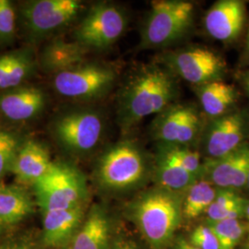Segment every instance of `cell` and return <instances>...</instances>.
Listing matches in <instances>:
<instances>
[{
  "instance_id": "1",
  "label": "cell",
  "mask_w": 249,
  "mask_h": 249,
  "mask_svg": "<svg viewBox=\"0 0 249 249\" xmlns=\"http://www.w3.org/2000/svg\"><path fill=\"white\" fill-rule=\"evenodd\" d=\"M178 93L174 76L157 65L143 66L127 81L119 101V120L129 129L147 116L160 114Z\"/></svg>"
},
{
  "instance_id": "2",
  "label": "cell",
  "mask_w": 249,
  "mask_h": 249,
  "mask_svg": "<svg viewBox=\"0 0 249 249\" xmlns=\"http://www.w3.org/2000/svg\"><path fill=\"white\" fill-rule=\"evenodd\" d=\"M183 197L158 187L145 191L127 207V213L152 249H165L183 220Z\"/></svg>"
},
{
  "instance_id": "3",
  "label": "cell",
  "mask_w": 249,
  "mask_h": 249,
  "mask_svg": "<svg viewBox=\"0 0 249 249\" xmlns=\"http://www.w3.org/2000/svg\"><path fill=\"white\" fill-rule=\"evenodd\" d=\"M148 174V161L136 143L124 141L110 147L98 160L99 186L110 192H123L141 186Z\"/></svg>"
},
{
  "instance_id": "4",
  "label": "cell",
  "mask_w": 249,
  "mask_h": 249,
  "mask_svg": "<svg viewBox=\"0 0 249 249\" xmlns=\"http://www.w3.org/2000/svg\"><path fill=\"white\" fill-rule=\"evenodd\" d=\"M36 204L42 213L68 210L85 205L88 197L86 179L68 162H54L52 168L33 185Z\"/></svg>"
},
{
  "instance_id": "5",
  "label": "cell",
  "mask_w": 249,
  "mask_h": 249,
  "mask_svg": "<svg viewBox=\"0 0 249 249\" xmlns=\"http://www.w3.org/2000/svg\"><path fill=\"white\" fill-rule=\"evenodd\" d=\"M195 7L185 0L154 1L142 32L141 47L157 48L172 45L192 26Z\"/></svg>"
},
{
  "instance_id": "6",
  "label": "cell",
  "mask_w": 249,
  "mask_h": 249,
  "mask_svg": "<svg viewBox=\"0 0 249 249\" xmlns=\"http://www.w3.org/2000/svg\"><path fill=\"white\" fill-rule=\"evenodd\" d=\"M104 121L97 112L75 110L57 117L53 133L65 151L82 155L92 151L101 140Z\"/></svg>"
},
{
  "instance_id": "7",
  "label": "cell",
  "mask_w": 249,
  "mask_h": 249,
  "mask_svg": "<svg viewBox=\"0 0 249 249\" xmlns=\"http://www.w3.org/2000/svg\"><path fill=\"white\" fill-rule=\"evenodd\" d=\"M124 11L110 3H97L81 20L75 31V39L85 48L105 49L121 37L126 27Z\"/></svg>"
},
{
  "instance_id": "8",
  "label": "cell",
  "mask_w": 249,
  "mask_h": 249,
  "mask_svg": "<svg viewBox=\"0 0 249 249\" xmlns=\"http://www.w3.org/2000/svg\"><path fill=\"white\" fill-rule=\"evenodd\" d=\"M116 72L99 64H81L53 77V88L68 98L92 100L107 94L116 81Z\"/></svg>"
},
{
  "instance_id": "9",
  "label": "cell",
  "mask_w": 249,
  "mask_h": 249,
  "mask_svg": "<svg viewBox=\"0 0 249 249\" xmlns=\"http://www.w3.org/2000/svg\"><path fill=\"white\" fill-rule=\"evenodd\" d=\"M166 62L171 71L196 86L222 80L226 71L223 57L213 50L202 47L170 53Z\"/></svg>"
},
{
  "instance_id": "10",
  "label": "cell",
  "mask_w": 249,
  "mask_h": 249,
  "mask_svg": "<svg viewBox=\"0 0 249 249\" xmlns=\"http://www.w3.org/2000/svg\"><path fill=\"white\" fill-rule=\"evenodd\" d=\"M81 8L77 0H35L24 4L20 12L28 32L43 37L69 24Z\"/></svg>"
},
{
  "instance_id": "11",
  "label": "cell",
  "mask_w": 249,
  "mask_h": 249,
  "mask_svg": "<svg viewBox=\"0 0 249 249\" xmlns=\"http://www.w3.org/2000/svg\"><path fill=\"white\" fill-rule=\"evenodd\" d=\"M201 118L196 109L187 105H175L158 114L152 124V135L162 144L187 146L199 133Z\"/></svg>"
},
{
  "instance_id": "12",
  "label": "cell",
  "mask_w": 249,
  "mask_h": 249,
  "mask_svg": "<svg viewBox=\"0 0 249 249\" xmlns=\"http://www.w3.org/2000/svg\"><path fill=\"white\" fill-rule=\"evenodd\" d=\"M248 131V116L240 111L214 118L205 132V151L211 159L223 157L245 143Z\"/></svg>"
},
{
  "instance_id": "13",
  "label": "cell",
  "mask_w": 249,
  "mask_h": 249,
  "mask_svg": "<svg viewBox=\"0 0 249 249\" xmlns=\"http://www.w3.org/2000/svg\"><path fill=\"white\" fill-rule=\"evenodd\" d=\"M249 175V144L218 158L209 159L203 164L201 177L217 188L235 189L248 184Z\"/></svg>"
},
{
  "instance_id": "14",
  "label": "cell",
  "mask_w": 249,
  "mask_h": 249,
  "mask_svg": "<svg viewBox=\"0 0 249 249\" xmlns=\"http://www.w3.org/2000/svg\"><path fill=\"white\" fill-rule=\"evenodd\" d=\"M85 216V205L43 213L42 245L57 249L70 247Z\"/></svg>"
},
{
  "instance_id": "15",
  "label": "cell",
  "mask_w": 249,
  "mask_h": 249,
  "mask_svg": "<svg viewBox=\"0 0 249 249\" xmlns=\"http://www.w3.org/2000/svg\"><path fill=\"white\" fill-rule=\"evenodd\" d=\"M246 4L240 0L214 3L204 18L205 28L214 39L231 42L240 36L246 20Z\"/></svg>"
},
{
  "instance_id": "16",
  "label": "cell",
  "mask_w": 249,
  "mask_h": 249,
  "mask_svg": "<svg viewBox=\"0 0 249 249\" xmlns=\"http://www.w3.org/2000/svg\"><path fill=\"white\" fill-rule=\"evenodd\" d=\"M53 161L44 144L27 140L19 146L12 162V173L20 184L34 185L52 168Z\"/></svg>"
},
{
  "instance_id": "17",
  "label": "cell",
  "mask_w": 249,
  "mask_h": 249,
  "mask_svg": "<svg viewBox=\"0 0 249 249\" xmlns=\"http://www.w3.org/2000/svg\"><path fill=\"white\" fill-rule=\"evenodd\" d=\"M45 104L44 90L35 86H19L0 94V114L11 121H26L38 116Z\"/></svg>"
},
{
  "instance_id": "18",
  "label": "cell",
  "mask_w": 249,
  "mask_h": 249,
  "mask_svg": "<svg viewBox=\"0 0 249 249\" xmlns=\"http://www.w3.org/2000/svg\"><path fill=\"white\" fill-rule=\"evenodd\" d=\"M114 239L110 216L104 207L93 205L73 238L70 249H111Z\"/></svg>"
},
{
  "instance_id": "19",
  "label": "cell",
  "mask_w": 249,
  "mask_h": 249,
  "mask_svg": "<svg viewBox=\"0 0 249 249\" xmlns=\"http://www.w3.org/2000/svg\"><path fill=\"white\" fill-rule=\"evenodd\" d=\"M35 204L22 186L0 182V223L5 228L18 224L34 213Z\"/></svg>"
},
{
  "instance_id": "20",
  "label": "cell",
  "mask_w": 249,
  "mask_h": 249,
  "mask_svg": "<svg viewBox=\"0 0 249 249\" xmlns=\"http://www.w3.org/2000/svg\"><path fill=\"white\" fill-rule=\"evenodd\" d=\"M85 47L77 42L53 40L45 46L40 55V64L45 72L54 75L84 63Z\"/></svg>"
},
{
  "instance_id": "21",
  "label": "cell",
  "mask_w": 249,
  "mask_h": 249,
  "mask_svg": "<svg viewBox=\"0 0 249 249\" xmlns=\"http://www.w3.org/2000/svg\"><path fill=\"white\" fill-rule=\"evenodd\" d=\"M36 65L29 49L0 53V91L19 87L34 73Z\"/></svg>"
},
{
  "instance_id": "22",
  "label": "cell",
  "mask_w": 249,
  "mask_h": 249,
  "mask_svg": "<svg viewBox=\"0 0 249 249\" xmlns=\"http://www.w3.org/2000/svg\"><path fill=\"white\" fill-rule=\"evenodd\" d=\"M196 92L205 114L213 119L227 114L237 99L235 89L222 80L196 86Z\"/></svg>"
},
{
  "instance_id": "23",
  "label": "cell",
  "mask_w": 249,
  "mask_h": 249,
  "mask_svg": "<svg viewBox=\"0 0 249 249\" xmlns=\"http://www.w3.org/2000/svg\"><path fill=\"white\" fill-rule=\"evenodd\" d=\"M155 176L159 187L177 193L186 191L199 179L160 151L156 156Z\"/></svg>"
},
{
  "instance_id": "24",
  "label": "cell",
  "mask_w": 249,
  "mask_h": 249,
  "mask_svg": "<svg viewBox=\"0 0 249 249\" xmlns=\"http://www.w3.org/2000/svg\"><path fill=\"white\" fill-rule=\"evenodd\" d=\"M218 188L210 181L199 178L185 191L182 201L183 219L194 220L206 213L213 202Z\"/></svg>"
},
{
  "instance_id": "25",
  "label": "cell",
  "mask_w": 249,
  "mask_h": 249,
  "mask_svg": "<svg viewBox=\"0 0 249 249\" xmlns=\"http://www.w3.org/2000/svg\"><path fill=\"white\" fill-rule=\"evenodd\" d=\"M247 203L248 200L239 196L233 189L218 188L213 202L206 212L208 223L240 219L245 214Z\"/></svg>"
},
{
  "instance_id": "26",
  "label": "cell",
  "mask_w": 249,
  "mask_h": 249,
  "mask_svg": "<svg viewBox=\"0 0 249 249\" xmlns=\"http://www.w3.org/2000/svg\"><path fill=\"white\" fill-rule=\"evenodd\" d=\"M159 151L176 161L180 166L187 170L197 178H201L203 164L201 163L200 155L184 145L162 144L160 143Z\"/></svg>"
},
{
  "instance_id": "27",
  "label": "cell",
  "mask_w": 249,
  "mask_h": 249,
  "mask_svg": "<svg viewBox=\"0 0 249 249\" xmlns=\"http://www.w3.org/2000/svg\"><path fill=\"white\" fill-rule=\"evenodd\" d=\"M209 224L217 236L220 249H235L247 230V225L239 219H228Z\"/></svg>"
},
{
  "instance_id": "28",
  "label": "cell",
  "mask_w": 249,
  "mask_h": 249,
  "mask_svg": "<svg viewBox=\"0 0 249 249\" xmlns=\"http://www.w3.org/2000/svg\"><path fill=\"white\" fill-rule=\"evenodd\" d=\"M22 142L17 134L0 127V182L10 172L12 162Z\"/></svg>"
},
{
  "instance_id": "29",
  "label": "cell",
  "mask_w": 249,
  "mask_h": 249,
  "mask_svg": "<svg viewBox=\"0 0 249 249\" xmlns=\"http://www.w3.org/2000/svg\"><path fill=\"white\" fill-rule=\"evenodd\" d=\"M16 11L9 0H0V45H9L16 36Z\"/></svg>"
},
{
  "instance_id": "30",
  "label": "cell",
  "mask_w": 249,
  "mask_h": 249,
  "mask_svg": "<svg viewBox=\"0 0 249 249\" xmlns=\"http://www.w3.org/2000/svg\"><path fill=\"white\" fill-rule=\"evenodd\" d=\"M188 241L197 249H220L217 236L209 223L196 226L191 232Z\"/></svg>"
},
{
  "instance_id": "31",
  "label": "cell",
  "mask_w": 249,
  "mask_h": 249,
  "mask_svg": "<svg viewBox=\"0 0 249 249\" xmlns=\"http://www.w3.org/2000/svg\"><path fill=\"white\" fill-rule=\"evenodd\" d=\"M0 249H42V247L32 236L22 235L5 241L0 245Z\"/></svg>"
},
{
  "instance_id": "32",
  "label": "cell",
  "mask_w": 249,
  "mask_h": 249,
  "mask_svg": "<svg viewBox=\"0 0 249 249\" xmlns=\"http://www.w3.org/2000/svg\"><path fill=\"white\" fill-rule=\"evenodd\" d=\"M111 249H141L131 238L127 236H116Z\"/></svg>"
},
{
  "instance_id": "33",
  "label": "cell",
  "mask_w": 249,
  "mask_h": 249,
  "mask_svg": "<svg viewBox=\"0 0 249 249\" xmlns=\"http://www.w3.org/2000/svg\"><path fill=\"white\" fill-rule=\"evenodd\" d=\"M175 249H199L194 247L192 244L189 243V241H187L184 238H178V241L176 242Z\"/></svg>"
},
{
  "instance_id": "34",
  "label": "cell",
  "mask_w": 249,
  "mask_h": 249,
  "mask_svg": "<svg viewBox=\"0 0 249 249\" xmlns=\"http://www.w3.org/2000/svg\"><path fill=\"white\" fill-rule=\"evenodd\" d=\"M244 216L246 217V220H247V228H249V201H248L247 206H246Z\"/></svg>"
},
{
  "instance_id": "35",
  "label": "cell",
  "mask_w": 249,
  "mask_h": 249,
  "mask_svg": "<svg viewBox=\"0 0 249 249\" xmlns=\"http://www.w3.org/2000/svg\"><path fill=\"white\" fill-rule=\"evenodd\" d=\"M245 88L247 89L248 93L249 94V76L247 75L245 78Z\"/></svg>"
},
{
  "instance_id": "36",
  "label": "cell",
  "mask_w": 249,
  "mask_h": 249,
  "mask_svg": "<svg viewBox=\"0 0 249 249\" xmlns=\"http://www.w3.org/2000/svg\"><path fill=\"white\" fill-rule=\"evenodd\" d=\"M4 230H5V227L3 226V224H2V223H0V236H1V234L3 233Z\"/></svg>"
},
{
  "instance_id": "37",
  "label": "cell",
  "mask_w": 249,
  "mask_h": 249,
  "mask_svg": "<svg viewBox=\"0 0 249 249\" xmlns=\"http://www.w3.org/2000/svg\"><path fill=\"white\" fill-rule=\"evenodd\" d=\"M248 50L249 51V36H248Z\"/></svg>"
},
{
  "instance_id": "38",
  "label": "cell",
  "mask_w": 249,
  "mask_h": 249,
  "mask_svg": "<svg viewBox=\"0 0 249 249\" xmlns=\"http://www.w3.org/2000/svg\"><path fill=\"white\" fill-rule=\"evenodd\" d=\"M247 186H248V187H249V178H248V184H247Z\"/></svg>"
},
{
  "instance_id": "39",
  "label": "cell",
  "mask_w": 249,
  "mask_h": 249,
  "mask_svg": "<svg viewBox=\"0 0 249 249\" xmlns=\"http://www.w3.org/2000/svg\"><path fill=\"white\" fill-rule=\"evenodd\" d=\"M70 249V247H67V248H64V249Z\"/></svg>"
},
{
  "instance_id": "40",
  "label": "cell",
  "mask_w": 249,
  "mask_h": 249,
  "mask_svg": "<svg viewBox=\"0 0 249 249\" xmlns=\"http://www.w3.org/2000/svg\"><path fill=\"white\" fill-rule=\"evenodd\" d=\"M248 75H249V74H248Z\"/></svg>"
},
{
  "instance_id": "41",
  "label": "cell",
  "mask_w": 249,
  "mask_h": 249,
  "mask_svg": "<svg viewBox=\"0 0 249 249\" xmlns=\"http://www.w3.org/2000/svg\"></svg>"
}]
</instances>
